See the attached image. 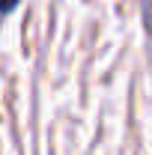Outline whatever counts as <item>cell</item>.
I'll use <instances>...</instances> for the list:
<instances>
[{"instance_id": "obj_1", "label": "cell", "mask_w": 152, "mask_h": 155, "mask_svg": "<svg viewBox=\"0 0 152 155\" xmlns=\"http://www.w3.org/2000/svg\"><path fill=\"white\" fill-rule=\"evenodd\" d=\"M21 0H0V12H9V9H15Z\"/></svg>"}]
</instances>
